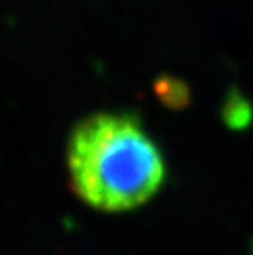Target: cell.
I'll return each instance as SVG.
<instances>
[{
  "instance_id": "obj_1",
  "label": "cell",
  "mask_w": 253,
  "mask_h": 255,
  "mask_svg": "<svg viewBox=\"0 0 253 255\" xmlns=\"http://www.w3.org/2000/svg\"><path fill=\"white\" fill-rule=\"evenodd\" d=\"M74 194L104 213L148 202L165 180V162L139 120L130 113H95L74 128L67 144Z\"/></svg>"
},
{
  "instance_id": "obj_3",
  "label": "cell",
  "mask_w": 253,
  "mask_h": 255,
  "mask_svg": "<svg viewBox=\"0 0 253 255\" xmlns=\"http://www.w3.org/2000/svg\"><path fill=\"white\" fill-rule=\"evenodd\" d=\"M153 90L162 106L169 110H185L192 101V94L188 83L174 75H159L154 80Z\"/></svg>"
},
{
  "instance_id": "obj_2",
  "label": "cell",
  "mask_w": 253,
  "mask_h": 255,
  "mask_svg": "<svg viewBox=\"0 0 253 255\" xmlns=\"http://www.w3.org/2000/svg\"><path fill=\"white\" fill-rule=\"evenodd\" d=\"M220 115L227 128L244 131L253 124V104L237 87H231L224 97Z\"/></svg>"
}]
</instances>
